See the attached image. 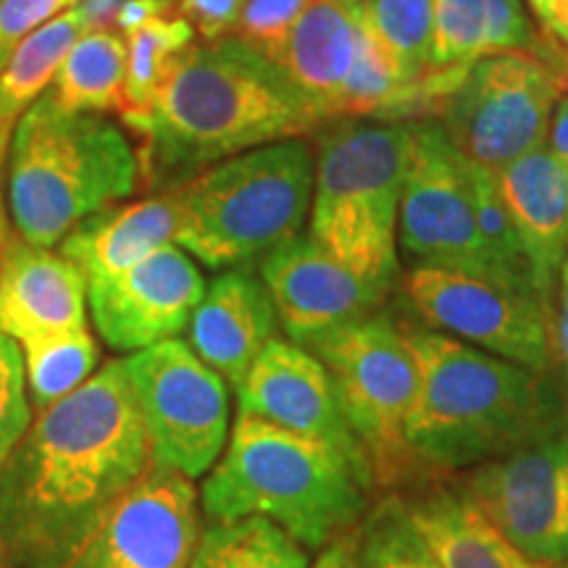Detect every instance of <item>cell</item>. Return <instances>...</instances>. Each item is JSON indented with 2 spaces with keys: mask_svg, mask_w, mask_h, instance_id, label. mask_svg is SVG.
I'll return each instance as SVG.
<instances>
[{
  "mask_svg": "<svg viewBox=\"0 0 568 568\" xmlns=\"http://www.w3.org/2000/svg\"><path fill=\"white\" fill-rule=\"evenodd\" d=\"M151 468L126 366L109 361L0 466V568H67Z\"/></svg>",
  "mask_w": 568,
  "mask_h": 568,
  "instance_id": "obj_1",
  "label": "cell"
},
{
  "mask_svg": "<svg viewBox=\"0 0 568 568\" xmlns=\"http://www.w3.org/2000/svg\"><path fill=\"white\" fill-rule=\"evenodd\" d=\"M122 119L142 140L140 174L163 193L213 163L326 124L280 63L237 38L190 48L151 109Z\"/></svg>",
  "mask_w": 568,
  "mask_h": 568,
  "instance_id": "obj_2",
  "label": "cell"
},
{
  "mask_svg": "<svg viewBox=\"0 0 568 568\" xmlns=\"http://www.w3.org/2000/svg\"><path fill=\"white\" fill-rule=\"evenodd\" d=\"M403 335L422 376L406 432L418 464L458 471L548 437V397L537 372L437 329Z\"/></svg>",
  "mask_w": 568,
  "mask_h": 568,
  "instance_id": "obj_3",
  "label": "cell"
},
{
  "mask_svg": "<svg viewBox=\"0 0 568 568\" xmlns=\"http://www.w3.org/2000/svg\"><path fill=\"white\" fill-rule=\"evenodd\" d=\"M374 481L329 445L240 414L203 481L211 521L261 516L305 550L326 548L358 521Z\"/></svg>",
  "mask_w": 568,
  "mask_h": 568,
  "instance_id": "obj_4",
  "label": "cell"
},
{
  "mask_svg": "<svg viewBox=\"0 0 568 568\" xmlns=\"http://www.w3.org/2000/svg\"><path fill=\"white\" fill-rule=\"evenodd\" d=\"M138 182L130 138L98 113L63 109L45 90L11 138L6 213L24 243L53 247L92 213L126 201Z\"/></svg>",
  "mask_w": 568,
  "mask_h": 568,
  "instance_id": "obj_5",
  "label": "cell"
},
{
  "mask_svg": "<svg viewBox=\"0 0 568 568\" xmlns=\"http://www.w3.org/2000/svg\"><path fill=\"white\" fill-rule=\"evenodd\" d=\"M316 159L290 138L203 169L172 190L174 243L209 268L243 266L293 240L311 211Z\"/></svg>",
  "mask_w": 568,
  "mask_h": 568,
  "instance_id": "obj_6",
  "label": "cell"
},
{
  "mask_svg": "<svg viewBox=\"0 0 568 568\" xmlns=\"http://www.w3.org/2000/svg\"><path fill=\"white\" fill-rule=\"evenodd\" d=\"M414 124L335 119L316 145L311 237L366 280L393 287Z\"/></svg>",
  "mask_w": 568,
  "mask_h": 568,
  "instance_id": "obj_7",
  "label": "cell"
},
{
  "mask_svg": "<svg viewBox=\"0 0 568 568\" xmlns=\"http://www.w3.org/2000/svg\"><path fill=\"white\" fill-rule=\"evenodd\" d=\"M308 351L335 382L337 403L364 447L372 479L385 487L400 485L422 466L406 435L422 376L403 329L372 314L329 332Z\"/></svg>",
  "mask_w": 568,
  "mask_h": 568,
  "instance_id": "obj_8",
  "label": "cell"
},
{
  "mask_svg": "<svg viewBox=\"0 0 568 568\" xmlns=\"http://www.w3.org/2000/svg\"><path fill=\"white\" fill-rule=\"evenodd\" d=\"M568 77L537 53H497L466 69L439 126L466 161L500 172L545 145Z\"/></svg>",
  "mask_w": 568,
  "mask_h": 568,
  "instance_id": "obj_9",
  "label": "cell"
},
{
  "mask_svg": "<svg viewBox=\"0 0 568 568\" xmlns=\"http://www.w3.org/2000/svg\"><path fill=\"white\" fill-rule=\"evenodd\" d=\"M153 464L195 479L209 474L230 443L226 382L182 339L124 361Z\"/></svg>",
  "mask_w": 568,
  "mask_h": 568,
  "instance_id": "obj_10",
  "label": "cell"
},
{
  "mask_svg": "<svg viewBox=\"0 0 568 568\" xmlns=\"http://www.w3.org/2000/svg\"><path fill=\"white\" fill-rule=\"evenodd\" d=\"M397 240L416 266L468 274L500 287L474 216L466 159L443 126L414 122V155L400 201Z\"/></svg>",
  "mask_w": 568,
  "mask_h": 568,
  "instance_id": "obj_11",
  "label": "cell"
},
{
  "mask_svg": "<svg viewBox=\"0 0 568 568\" xmlns=\"http://www.w3.org/2000/svg\"><path fill=\"white\" fill-rule=\"evenodd\" d=\"M410 305L426 324L531 372L552 355L550 305L510 293L477 276L414 266L403 280Z\"/></svg>",
  "mask_w": 568,
  "mask_h": 568,
  "instance_id": "obj_12",
  "label": "cell"
},
{
  "mask_svg": "<svg viewBox=\"0 0 568 568\" xmlns=\"http://www.w3.org/2000/svg\"><path fill=\"white\" fill-rule=\"evenodd\" d=\"M466 495L524 556L568 564V439L542 437L487 460Z\"/></svg>",
  "mask_w": 568,
  "mask_h": 568,
  "instance_id": "obj_13",
  "label": "cell"
},
{
  "mask_svg": "<svg viewBox=\"0 0 568 568\" xmlns=\"http://www.w3.org/2000/svg\"><path fill=\"white\" fill-rule=\"evenodd\" d=\"M197 537L193 479L153 464L67 568H190Z\"/></svg>",
  "mask_w": 568,
  "mask_h": 568,
  "instance_id": "obj_14",
  "label": "cell"
},
{
  "mask_svg": "<svg viewBox=\"0 0 568 568\" xmlns=\"http://www.w3.org/2000/svg\"><path fill=\"white\" fill-rule=\"evenodd\" d=\"M203 293L193 255L172 243L122 274L90 280L88 308L105 345L138 353L187 329Z\"/></svg>",
  "mask_w": 568,
  "mask_h": 568,
  "instance_id": "obj_15",
  "label": "cell"
},
{
  "mask_svg": "<svg viewBox=\"0 0 568 568\" xmlns=\"http://www.w3.org/2000/svg\"><path fill=\"white\" fill-rule=\"evenodd\" d=\"M261 282L272 295L282 329L311 347L339 326L372 316L389 287L366 280L314 237L295 234L261 258Z\"/></svg>",
  "mask_w": 568,
  "mask_h": 568,
  "instance_id": "obj_16",
  "label": "cell"
},
{
  "mask_svg": "<svg viewBox=\"0 0 568 568\" xmlns=\"http://www.w3.org/2000/svg\"><path fill=\"white\" fill-rule=\"evenodd\" d=\"M237 406L240 414L329 445L372 477L364 447L337 403L335 382L308 347L274 337L237 385Z\"/></svg>",
  "mask_w": 568,
  "mask_h": 568,
  "instance_id": "obj_17",
  "label": "cell"
},
{
  "mask_svg": "<svg viewBox=\"0 0 568 568\" xmlns=\"http://www.w3.org/2000/svg\"><path fill=\"white\" fill-rule=\"evenodd\" d=\"M88 326V280L67 255L24 243L0 247V332L19 345Z\"/></svg>",
  "mask_w": 568,
  "mask_h": 568,
  "instance_id": "obj_18",
  "label": "cell"
},
{
  "mask_svg": "<svg viewBox=\"0 0 568 568\" xmlns=\"http://www.w3.org/2000/svg\"><path fill=\"white\" fill-rule=\"evenodd\" d=\"M276 324L280 318L264 282L247 272H226L205 287L190 318V347L224 382L237 387L274 339Z\"/></svg>",
  "mask_w": 568,
  "mask_h": 568,
  "instance_id": "obj_19",
  "label": "cell"
},
{
  "mask_svg": "<svg viewBox=\"0 0 568 568\" xmlns=\"http://www.w3.org/2000/svg\"><path fill=\"white\" fill-rule=\"evenodd\" d=\"M495 176L529 253L539 295L550 303L568 261V166L542 145Z\"/></svg>",
  "mask_w": 568,
  "mask_h": 568,
  "instance_id": "obj_20",
  "label": "cell"
},
{
  "mask_svg": "<svg viewBox=\"0 0 568 568\" xmlns=\"http://www.w3.org/2000/svg\"><path fill=\"white\" fill-rule=\"evenodd\" d=\"M361 9L353 0H311L280 55V67L324 122H335L358 51Z\"/></svg>",
  "mask_w": 568,
  "mask_h": 568,
  "instance_id": "obj_21",
  "label": "cell"
},
{
  "mask_svg": "<svg viewBox=\"0 0 568 568\" xmlns=\"http://www.w3.org/2000/svg\"><path fill=\"white\" fill-rule=\"evenodd\" d=\"M176 237V203L172 193L113 203L92 213L61 240V255L84 280L122 274Z\"/></svg>",
  "mask_w": 568,
  "mask_h": 568,
  "instance_id": "obj_22",
  "label": "cell"
},
{
  "mask_svg": "<svg viewBox=\"0 0 568 568\" xmlns=\"http://www.w3.org/2000/svg\"><path fill=\"white\" fill-rule=\"evenodd\" d=\"M403 508L443 568H545L524 556L466 493L435 489Z\"/></svg>",
  "mask_w": 568,
  "mask_h": 568,
  "instance_id": "obj_23",
  "label": "cell"
},
{
  "mask_svg": "<svg viewBox=\"0 0 568 568\" xmlns=\"http://www.w3.org/2000/svg\"><path fill=\"white\" fill-rule=\"evenodd\" d=\"M88 30H92L88 13L77 6L32 32L0 69V247L13 234L9 213L3 209V174L13 132L30 105L51 88L69 48Z\"/></svg>",
  "mask_w": 568,
  "mask_h": 568,
  "instance_id": "obj_24",
  "label": "cell"
},
{
  "mask_svg": "<svg viewBox=\"0 0 568 568\" xmlns=\"http://www.w3.org/2000/svg\"><path fill=\"white\" fill-rule=\"evenodd\" d=\"M126 38L113 27L82 34L55 71L51 90L63 109L77 113H124Z\"/></svg>",
  "mask_w": 568,
  "mask_h": 568,
  "instance_id": "obj_25",
  "label": "cell"
},
{
  "mask_svg": "<svg viewBox=\"0 0 568 568\" xmlns=\"http://www.w3.org/2000/svg\"><path fill=\"white\" fill-rule=\"evenodd\" d=\"M190 568H311L308 550L261 516L211 521L197 537Z\"/></svg>",
  "mask_w": 568,
  "mask_h": 568,
  "instance_id": "obj_26",
  "label": "cell"
},
{
  "mask_svg": "<svg viewBox=\"0 0 568 568\" xmlns=\"http://www.w3.org/2000/svg\"><path fill=\"white\" fill-rule=\"evenodd\" d=\"M466 174L481 243L487 245V253L489 258H493L500 287L510 290V293L535 297V301H542L535 282V272H531L529 253L527 247H524L521 234L516 230V222L514 216H510L506 197L500 193V184H497L495 172L466 161ZM542 303L550 305L548 301Z\"/></svg>",
  "mask_w": 568,
  "mask_h": 568,
  "instance_id": "obj_27",
  "label": "cell"
},
{
  "mask_svg": "<svg viewBox=\"0 0 568 568\" xmlns=\"http://www.w3.org/2000/svg\"><path fill=\"white\" fill-rule=\"evenodd\" d=\"M195 45V27L180 11L148 21L126 34V113H145L159 98L172 71Z\"/></svg>",
  "mask_w": 568,
  "mask_h": 568,
  "instance_id": "obj_28",
  "label": "cell"
},
{
  "mask_svg": "<svg viewBox=\"0 0 568 568\" xmlns=\"http://www.w3.org/2000/svg\"><path fill=\"white\" fill-rule=\"evenodd\" d=\"M19 347L24 355L27 395L34 414L53 408L98 372V343L88 326Z\"/></svg>",
  "mask_w": 568,
  "mask_h": 568,
  "instance_id": "obj_29",
  "label": "cell"
},
{
  "mask_svg": "<svg viewBox=\"0 0 568 568\" xmlns=\"http://www.w3.org/2000/svg\"><path fill=\"white\" fill-rule=\"evenodd\" d=\"M361 21L385 45L408 84L429 74L435 0H361Z\"/></svg>",
  "mask_w": 568,
  "mask_h": 568,
  "instance_id": "obj_30",
  "label": "cell"
},
{
  "mask_svg": "<svg viewBox=\"0 0 568 568\" xmlns=\"http://www.w3.org/2000/svg\"><path fill=\"white\" fill-rule=\"evenodd\" d=\"M489 0H435L432 74L466 71L487 59Z\"/></svg>",
  "mask_w": 568,
  "mask_h": 568,
  "instance_id": "obj_31",
  "label": "cell"
},
{
  "mask_svg": "<svg viewBox=\"0 0 568 568\" xmlns=\"http://www.w3.org/2000/svg\"><path fill=\"white\" fill-rule=\"evenodd\" d=\"M358 568H443L414 529L403 503H385L358 539Z\"/></svg>",
  "mask_w": 568,
  "mask_h": 568,
  "instance_id": "obj_32",
  "label": "cell"
},
{
  "mask_svg": "<svg viewBox=\"0 0 568 568\" xmlns=\"http://www.w3.org/2000/svg\"><path fill=\"white\" fill-rule=\"evenodd\" d=\"M32 426V403L27 395L24 355L17 339L0 332V466Z\"/></svg>",
  "mask_w": 568,
  "mask_h": 568,
  "instance_id": "obj_33",
  "label": "cell"
},
{
  "mask_svg": "<svg viewBox=\"0 0 568 568\" xmlns=\"http://www.w3.org/2000/svg\"><path fill=\"white\" fill-rule=\"evenodd\" d=\"M308 3L311 0H245L232 38L276 63Z\"/></svg>",
  "mask_w": 568,
  "mask_h": 568,
  "instance_id": "obj_34",
  "label": "cell"
},
{
  "mask_svg": "<svg viewBox=\"0 0 568 568\" xmlns=\"http://www.w3.org/2000/svg\"><path fill=\"white\" fill-rule=\"evenodd\" d=\"M80 3L82 0H0V69L32 32Z\"/></svg>",
  "mask_w": 568,
  "mask_h": 568,
  "instance_id": "obj_35",
  "label": "cell"
},
{
  "mask_svg": "<svg viewBox=\"0 0 568 568\" xmlns=\"http://www.w3.org/2000/svg\"><path fill=\"white\" fill-rule=\"evenodd\" d=\"M243 3L245 0H174L176 11L195 27V34H201L205 42L232 38Z\"/></svg>",
  "mask_w": 568,
  "mask_h": 568,
  "instance_id": "obj_36",
  "label": "cell"
},
{
  "mask_svg": "<svg viewBox=\"0 0 568 568\" xmlns=\"http://www.w3.org/2000/svg\"><path fill=\"white\" fill-rule=\"evenodd\" d=\"M174 0H119V9L113 13V30L124 34L138 32L148 21L174 13Z\"/></svg>",
  "mask_w": 568,
  "mask_h": 568,
  "instance_id": "obj_37",
  "label": "cell"
},
{
  "mask_svg": "<svg viewBox=\"0 0 568 568\" xmlns=\"http://www.w3.org/2000/svg\"><path fill=\"white\" fill-rule=\"evenodd\" d=\"M531 13H535L539 30L552 42L560 40L568 17V0H527Z\"/></svg>",
  "mask_w": 568,
  "mask_h": 568,
  "instance_id": "obj_38",
  "label": "cell"
},
{
  "mask_svg": "<svg viewBox=\"0 0 568 568\" xmlns=\"http://www.w3.org/2000/svg\"><path fill=\"white\" fill-rule=\"evenodd\" d=\"M558 316H556V326H552V351H558L560 364L566 368L568 376V261L560 268L558 274Z\"/></svg>",
  "mask_w": 568,
  "mask_h": 568,
  "instance_id": "obj_39",
  "label": "cell"
},
{
  "mask_svg": "<svg viewBox=\"0 0 568 568\" xmlns=\"http://www.w3.org/2000/svg\"><path fill=\"white\" fill-rule=\"evenodd\" d=\"M314 568H358V539L339 535L326 545V550L316 558Z\"/></svg>",
  "mask_w": 568,
  "mask_h": 568,
  "instance_id": "obj_40",
  "label": "cell"
},
{
  "mask_svg": "<svg viewBox=\"0 0 568 568\" xmlns=\"http://www.w3.org/2000/svg\"><path fill=\"white\" fill-rule=\"evenodd\" d=\"M548 151L560 159L568 166V90L560 98L556 111H552L550 119V130H548Z\"/></svg>",
  "mask_w": 568,
  "mask_h": 568,
  "instance_id": "obj_41",
  "label": "cell"
},
{
  "mask_svg": "<svg viewBox=\"0 0 568 568\" xmlns=\"http://www.w3.org/2000/svg\"><path fill=\"white\" fill-rule=\"evenodd\" d=\"M556 45L560 48V53H564V59L568 63V17H566V27H564V34H560V40L556 42Z\"/></svg>",
  "mask_w": 568,
  "mask_h": 568,
  "instance_id": "obj_42",
  "label": "cell"
},
{
  "mask_svg": "<svg viewBox=\"0 0 568 568\" xmlns=\"http://www.w3.org/2000/svg\"><path fill=\"white\" fill-rule=\"evenodd\" d=\"M556 568H568V564H560V566H556Z\"/></svg>",
  "mask_w": 568,
  "mask_h": 568,
  "instance_id": "obj_43",
  "label": "cell"
},
{
  "mask_svg": "<svg viewBox=\"0 0 568 568\" xmlns=\"http://www.w3.org/2000/svg\"><path fill=\"white\" fill-rule=\"evenodd\" d=\"M353 3H361V0H353Z\"/></svg>",
  "mask_w": 568,
  "mask_h": 568,
  "instance_id": "obj_44",
  "label": "cell"
}]
</instances>
